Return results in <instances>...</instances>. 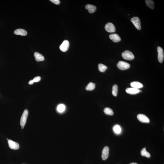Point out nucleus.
<instances>
[{"mask_svg":"<svg viewBox=\"0 0 164 164\" xmlns=\"http://www.w3.org/2000/svg\"><path fill=\"white\" fill-rule=\"evenodd\" d=\"M8 142L9 146L10 149L15 150L19 149V146L18 143L10 140H8Z\"/></svg>","mask_w":164,"mask_h":164,"instance_id":"obj_8","label":"nucleus"},{"mask_svg":"<svg viewBox=\"0 0 164 164\" xmlns=\"http://www.w3.org/2000/svg\"><path fill=\"white\" fill-rule=\"evenodd\" d=\"M85 7L86 9L88 10V12L91 13H94L96 9V7L95 6L91 4H87Z\"/></svg>","mask_w":164,"mask_h":164,"instance_id":"obj_14","label":"nucleus"},{"mask_svg":"<svg viewBox=\"0 0 164 164\" xmlns=\"http://www.w3.org/2000/svg\"><path fill=\"white\" fill-rule=\"evenodd\" d=\"M14 33L16 35L24 36L27 35L28 34L26 31L22 29H16L14 31Z\"/></svg>","mask_w":164,"mask_h":164,"instance_id":"obj_13","label":"nucleus"},{"mask_svg":"<svg viewBox=\"0 0 164 164\" xmlns=\"http://www.w3.org/2000/svg\"><path fill=\"white\" fill-rule=\"evenodd\" d=\"M117 65L118 68L122 70L127 69L130 67V65L128 63L123 61H119Z\"/></svg>","mask_w":164,"mask_h":164,"instance_id":"obj_3","label":"nucleus"},{"mask_svg":"<svg viewBox=\"0 0 164 164\" xmlns=\"http://www.w3.org/2000/svg\"><path fill=\"white\" fill-rule=\"evenodd\" d=\"M131 87L136 89L141 88L143 87V86L141 83L138 82H134L131 83L130 84Z\"/></svg>","mask_w":164,"mask_h":164,"instance_id":"obj_15","label":"nucleus"},{"mask_svg":"<svg viewBox=\"0 0 164 164\" xmlns=\"http://www.w3.org/2000/svg\"><path fill=\"white\" fill-rule=\"evenodd\" d=\"M58 111L60 113H62L65 111V106L63 104L59 105L57 108Z\"/></svg>","mask_w":164,"mask_h":164,"instance_id":"obj_20","label":"nucleus"},{"mask_svg":"<svg viewBox=\"0 0 164 164\" xmlns=\"http://www.w3.org/2000/svg\"><path fill=\"white\" fill-rule=\"evenodd\" d=\"M24 126H21L22 129H23L24 128Z\"/></svg>","mask_w":164,"mask_h":164,"instance_id":"obj_29","label":"nucleus"},{"mask_svg":"<svg viewBox=\"0 0 164 164\" xmlns=\"http://www.w3.org/2000/svg\"><path fill=\"white\" fill-rule=\"evenodd\" d=\"M125 91L127 93L132 95L136 94L140 91V89L133 87L127 88L126 89Z\"/></svg>","mask_w":164,"mask_h":164,"instance_id":"obj_12","label":"nucleus"},{"mask_svg":"<svg viewBox=\"0 0 164 164\" xmlns=\"http://www.w3.org/2000/svg\"><path fill=\"white\" fill-rule=\"evenodd\" d=\"M40 79H41V77L40 76H37V77H34L33 80L34 82H37L40 81Z\"/></svg>","mask_w":164,"mask_h":164,"instance_id":"obj_25","label":"nucleus"},{"mask_svg":"<svg viewBox=\"0 0 164 164\" xmlns=\"http://www.w3.org/2000/svg\"><path fill=\"white\" fill-rule=\"evenodd\" d=\"M34 56L37 61H43L44 60V56L39 53L36 52L34 53Z\"/></svg>","mask_w":164,"mask_h":164,"instance_id":"obj_16","label":"nucleus"},{"mask_svg":"<svg viewBox=\"0 0 164 164\" xmlns=\"http://www.w3.org/2000/svg\"><path fill=\"white\" fill-rule=\"evenodd\" d=\"M158 53V59L160 63L163 62L164 59V52L163 49L161 47H158L157 48Z\"/></svg>","mask_w":164,"mask_h":164,"instance_id":"obj_5","label":"nucleus"},{"mask_svg":"<svg viewBox=\"0 0 164 164\" xmlns=\"http://www.w3.org/2000/svg\"><path fill=\"white\" fill-rule=\"evenodd\" d=\"M131 21L138 30H140L141 29V22L138 17H133L131 19Z\"/></svg>","mask_w":164,"mask_h":164,"instance_id":"obj_2","label":"nucleus"},{"mask_svg":"<svg viewBox=\"0 0 164 164\" xmlns=\"http://www.w3.org/2000/svg\"><path fill=\"white\" fill-rule=\"evenodd\" d=\"M146 5L149 8L152 9H154V3L153 1L151 0H145Z\"/></svg>","mask_w":164,"mask_h":164,"instance_id":"obj_17","label":"nucleus"},{"mask_svg":"<svg viewBox=\"0 0 164 164\" xmlns=\"http://www.w3.org/2000/svg\"><path fill=\"white\" fill-rule=\"evenodd\" d=\"M110 39L114 42L117 43L120 41L121 39L119 36L116 34H110L109 36Z\"/></svg>","mask_w":164,"mask_h":164,"instance_id":"obj_11","label":"nucleus"},{"mask_svg":"<svg viewBox=\"0 0 164 164\" xmlns=\"http://www.w3.org/2000/svg\"><path fill=\"white\" fill-rule=\"evenodd\" d=\"M141 154L142 156H145V157L148 158H149L150 157V154L146 150V148L145 147L143 149L141 150Z\"/></svg>","mask_w":164,"mask_h":164,"instance_id":"obj_19","label":"nucleus"},{"mask_svg":"<svg viewBox=\"0 0 164 164\" xmlns=\"http://www.w3.org/2000/svg\"><path fill=\"white\" fill-rule=\"evenodd\" d=\"M113 130H114L115 132L117 134H119L121 131V128L119 125H116L114 127Z\"/></svg>","mask_w":164,"mask_h":164,"instance_id":"obj_24","label":"nucleus"},{"mask_svg":"<svg viewBox=\"0 0 164 164\" xmlns=\"http://www.w3.org/2000/svg\"><path fill=\"white\" fill-rule=\"evenodd\" d=\"M130 164H138L136 163H131Z\"/></svg>","mask_w":164,"mask_h":164,"instance_id":"obj_28","label":"nucleus"},{"mask_svg":"<svg viewBox=\"0 0 164 164\" xmlns=\"http://www.w3.org/2000/svg\"><path fill=\"white\" fill-rule=\"evenodd\" d=\"M69 46V43L68 40H65L63 41L60 46V49L62 51L65 52L68 50Z\"/></svg>","mask_w":164,"mask_h":164,"instance_id":"obj_6","label":"nucleus"},{"mask_svg":"<svg viewBox=\"0 0 164 164\" xmlns=\"http://www.w3.org/2000/svg\"><path fill=\"white\" fill-rule=\"evenodd\" d=\"M118 92V87L116 85H113L112 90V94L115 96H116Z\"/></svg>","mask_w":164,"mask_h":164,"instance_id":"obj_23","label":"nucleus"},{"mask_svg":"<svg viewBox=\"0 0 164 164\" xmlns=\"http://www.w3.org/2000/svg\"></svg>","mask_w":164,"mask_h":164,"instance_id":"obj_30","label":"nucleus"},{"mask_svg":"<svg viewBox=\"0 0 164 164\" xmlns=\"http://www.w3.org/2000/svg\"><path fill=\"white\" fill-rule=\"evenodd\" d=\"M34 81L33 80H31L29 81V85H32L34 83Z\"/></svg>","mask_w":164,"mask_h":164,"instance_id":"obj_27","label":"nucleus"},{"mask_svg":"<svg viewBox=\"0 0 164 164\" xmlns=\"http://www.w3.org/2000/svg\"><path fill=\"white\" fill-rule=\"evenodd\" d=\"M122 56L123 58L127 60H132L134 58V54L128 50L123 52L122 54Z\"/></svg>","mask_w":164,"mask_h":164,"instance_id":"obj_1","label":"nucleus"},{"mask_svg":"<svg viewBox=\"0 0 164 164\" xmlns=\"http://www.w3.org/2000/svg\"><path fill=\"white\" fill-rule=\"evenodd\" d=\"M98 69L101 72H104L107 68V66L103 64H100L98 65Z\"/></svg>","mask_w":164,"mask_h":164,"instance_id":"obj_21","label":"nucleus"},{"mask_svg":"<svg viewBox=\"0 0 164 164\" xmlns=\"http://www.w3.org/2000/svg\"><path fill=\"white\" fill-rule=\"evenodd\" d=\"M96 85L92 82H90L86 87V89L88 91H92L95 88Z\"/></svg>","mask_w":164,"mask_h":164,"instance_id":"obj_18","label":"nucleus"},{"mask_svg":"<svg viewBox=\"0 0 164 164\" xmlns=\"http://www.w3.org/2000/svg\"><path fill=\"white\" fill-rule=\"evenodd\" d=\"M137 118L142 123H149L150 119L146 116L143 114H139L137 116Z\"/></svg>","mask_w":164,"mask_h":164,"instance_id":"obj_9","label":"nucleus"},{"mask_svg":"<svg viewBox=\"0 0 164 164\" xmlns=\"http://www.w3.org/2000/svg\"><path fill=\"white\" fill-rule=\"evenodd\" d=\"M109 148L108 146H106L104 148L102 154V158L103 160H105L108 158L109 155Z\"/></svg>","mask_w":164,"mask_h":164,"instance_id":"obj_10","label":"nucleus"},{"mask_svg":"<svg viewBox=\"0 0 164 164\" xmlns=\"http://www.w3.org/2000/svg\"><path fill=\"white\" fill-rule=\"evenodd\" d=\"M104 113L108 115L112 116L114 114L113 110L109 108H106L104 109Z\"/></svg>","mask_w":164,"mask_h":164,"instance_id":"obj_22","label":"nucleus"},{"mask_svg":"<svg viewBox=\"0 0 164 164\" xmlns=\"http://www.w3.org/2000/svg\"><path fill=\"white\" fill-rule=\"evenodd\" d=\"M50 1L56 5L60 4V2L59 0H50Z\"/></svg>","mask_w":164,"mask_h":164,"instance_id":"obj_26","label":"nucleus"},{"mask_svg":"<svg viewBox=\"0 0 164 164\" xmlns=\"http://www.w3.org/2000/svg\"><path fill=\"white\" fill-rule=\"evenodd\" d=\"M28 115V111L27 109H25L23 112L21 117L20 120V125L21 126H24L26 123L27 117Z\"/></svg>","mask_w":164,"mask_h":164,"instance_id":"obj_4","label":"nucleus"},{"mask_svg":"<svg viewBox=\"0 0 164 164\" xmlns=\"http://www.w3.org/2000/svg\"><path fill=\"white\" fill-rule=\"evenodd\" d=\"M105 29L109 33H113L116 31V28L114 24L111 23H108L106 25Z\"/></svg>","mask_w":164,"mask_h":164,"instance_id":"obj_7","label":"nucleus"}]
</instances>
